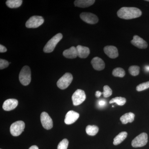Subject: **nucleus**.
<instances>
[{"label":"nucleus","mask_w":149,"mask_h":149,"mask_svg":"<svg viewBox=\"0 0 149 149\" xmlns=\"http://www.w3.org/2000/svg\"><path fill=\"white\" fill-rule=\"evenodd\" d=\"M63 55L68 58L73 59L76 58L78 56L76 47H71L69 49L65 50L63 52Z\"/></svg>","instance_id":"nucleus-17"},{"label":"nucleus","mask_w":149,"mask_h":149,"mask_svg":"<svg viewBox=\"0 0 149 149\" xmlns=\"http://www.w3.org/2000/svg\"><path fill=\"white\" fill-rule=\"evenodd\" d=\"M68 143H69V142L67 139H63L58 144L57 149H67Z\"/></svg>","instance_id":"nucleus-28"},{"label":"nucleus","mask_w":149,"mask_h":149,"mask_svg":"<svg viewBox=\"0 0 149 149\" xmlns=\"http://www.w3.org/2000/svg\"><path fill=\"white\" fill-rule=\"evenodd\" d=\"M102 94V92L99 91H96L95 93V96L97 98H99L100 97Z\"/></svg>","instance_id":"nucleus-32"},{"label":"nucleus","mask_w":149,"mask_h":149,"mask_svg":"<svg viewBox=\"0 0 149 149\" xmlns=\"http://www.w3.org/2000/svg\"><path fill=\"white\" fill-rule=\"evenodd\" d=\"M44 22L42 17L33 16L31 17L26 22V27L28 28H36L40 27Z\"/></svg>","instance_id":"nucleus-7"},{"label":"nucleus","mask_w":149,"mask_h":149,"mask_svg":"<svg viewBox=\"0 0 149 149\" xmlns=\"http://www.w3.org/2000/svg\"></svg>","instance_id":"nucleus-36"},{"label":"nucleus","mask_w":149,"mask_h":149,"mask_svg":"<svg viewBox=\"0 0 149 149\" xmlns=\"http://www.w3.org/2000/svg\"><path fill=\"white\" fill-rule=\"evenodd\" d=\"M91 64L94 69L99 71L103 70L105 67L104 62L98 57L94 58L91 61Z\"/></svg>","instance_id":"nucleus-15"},{"label":"nucleus","mask_w":149,"mask_h":149,"mask_svg":"<svg viewBox=\"0 0 149 149\" xmlns=\"http://www.w3.org/2000/svg\"><path fill=\"white\" fill-rule=\"evenodd\" d=\"M7 49L4 46L2 45H0V52L1 53H4L7 52Z\"/></svg>","instance_id":"nucleus-30"},{"label":"nucleus","mask_w":149,"mask_h":149,"mask_svg":"<svg viewBox=\"0 0 149 149\" xmlns=\"http://www.w3.org/2000/svg\"><path fill=\"white\" fill-rule=\"evenodd\" d=\"M25 128V123L23 121L19 120L13 123L11 125L10 132L14 136H18L21 135Z\"/></svg>","instance_id":"nucleus-5"},{"label":"nucleus","mask_w":149,"mask_h":149,"mask_svg":"<svg viewBox=\"0 0 149 149\" xmlns=\"http://www.w3.org/2000/svg\"><path fill=\"white\" fill-rule=\"evenodd\" d=\"M149 88V81L142 83L140 85H138L136 87V90L138 92H141L146 90Z\"/></svg>","instance_id":"nucleus-27"},{"label":"nucleus","mask_w":149,"mask_h":149,"mask_svg":"<svg viewBox=\"0 0 149 149\" xmlns=\"http://www.w3.org/2000/svg\"><path fill=\"white\" fill-rule=\"evenodd\" d=\"M29 149H39L38 147L36 146H33L29 148Z\"/></svg>","instance_id":"nucleus-33"},{"label":"nucleus","mask_w":149,"mask_h":149,"mask_svg":"<svg viewBox=\"0 0 149 149\" xmlns=\"http://www.w3.org/2000/svg\"><path fill=\"white\" fill-rule=\"evenodd\" d=\"M103 89L104 91L102 94L105 98L108 97L111 95L112 91L109 86L108 85H105Z\"/></svg>","instance_id":"nucleus-26"},{"label":"nucleus","mask_w":149,"mask_h":149,"mask_svg":"<svg viewBox=\"0 0 149 149\" xmlns=\"http://www.w3.org/2000/svg\"><path fill=\"white\" fill-rule=\"evenodd\" d=\"M22 3V0H8L6 2V4L11 8H15L19 7Z\"/></svg>","instance_id":"nucleus-21"},{"label":"nucleus","mask_w":149,"mask_h":149,"mask_svg":"<svg viewBox=\"0 0 149 149\" xmlns=\"http://www.w3.org/2000/svg\"><path fill=\"white\" fill-rule=\"evenodd\" d=\"M148 142V135L146 133H143L133 139L131 145L134 148H139L146 146Z\"/></svg>","instance_id":"nucleus-6"},{"label":"nucleus","mask_w":149,"mask_h":149,"mask_svg":"<svg viewBox=\"0 0 149 149\" xmlns=\"http://www.w3.org/2000/svg\"><path fill=\"white\" fill-rule=\"evenodd\" d=\"M86 99V95L85 92L83 90L78 89L73 93L72 97L73 104L74 106H78L84 102Z\"/></svg>","instance_id":"nucleus-8"},{"label":"nucleus","mask_w":149,"mask_h":149,"mask_svg":"<svg viewBox=\"0 0 149 149\" xmlns=\"http://www.w3.org/2000/svg\"><path fill=\"white\" fill-rule=\"evenodd\" d=\"M112 74L115 77H123L125 75V71L121 68H116L113 70Z\"/></svg>","instance_id":"nucleus-24"},{"label":"nucleus","mask_w":149,"mask_h":149,"mask_svg":"<svg viewBox=\"0 0 149 149\" xmlns=\"http://www.w3.org/2000/svg\"><path fill=\"white\" fill-rule=\"evenodd\" d=\"M99 131V128L96 125H88L86 127V133L89 136H95Z\"/></svg>","instance_id":"nucleus-22"},{"label":"nucleus","mask_w":149,"mask_h":149,"mask_svg":"<svg viewBox=\"0 0 149 149\" xmlns=\"http://www.w3.org/2000/svg\"><path fill=\"white\" fill-rule=\"evenodd\" d=\"M128 133L125 131H123L118 134L117 136L115 137L113 139V145L115 146H117L120 143L125 140L127 137Z\"/></svg>","instance_id":"nucleus-20"},{"label":"nucleus","mask_w":149,"mask_h":149,"mask_svg":"<svg viewBox=\"0 0 149 149\" xmlns=\"http://www.w3.org/2000/svg\"><path fill=\"white\" fill-rule=\"evenodd\" d=\"M142 14L141 10L135 7H123L117 12L118 16L125 19H133L140 17Z\"/></svg>","instance_id":"nucleus-1"},{"label":"nucleus","mask_w":149,"mask_h":149,"mask_svg":"<svg viewBox=\"0 0 149 149\" xmlns=\"http://www.w3.org/2000/svg\"><path fill=\"white\" fill-rule=\"evenodd\" d=\"M131 43L133 45L139 49H146L148 46L147 42L138 35L133 36V40H131Z\"/></svg>","instance_id":"nucleus-12"},{"label":"nucleus","mask_w":149,"mask_h":149,"mask_svg":"<svg viewBox=\"0 0 149 149\" xmlns=\"http://www.w3.org/2000/svg\"><path fill=\"white\" fill-rule=\"evenodd\" d=\"M126 100L125 98L122 97H116L112 99L109 101V104L116 103L118 105L123 106L126 103Z\"/></svg>","instance_id":"nucleus-23"},{"label":"nucleus","mask_w":149,"mask_h":149,"mask_svg":"<svg viewBox=\"0 0 149 149\" xmlns=\"http://www.w3.org/2000/svg\"><path fill=\"white\" fill-rule=\"evenodd\" d=\"M95 2V0H76L74 1V4L75 6L85 8L93 5Z\"/></svg>","instance_id":"nucleus-18"},{"label":"nucleus","mask_w":149,"mask_h":149,"mask_svg":"<svg viewBox=\"0 0 149 149\" xmlns=\"http://www.w3.org/2000/svg\"><path fill=\"white\" fill-rule=\"evenodd\" d=\"M18 101L16 99H8L4 102L3 108L6 111H10L15 109L18 105Z\"/></svg>","instance_id":"nucleus-13"},{"label":"nucleus","mask_w":149,"mask_h":149,"mask_svg":"<svg viewBox=\"0 0 149 149\" xmlns=\"http://www.w3.org/2000/svg\"><path fill=\"white\" fill-rule=\"evenodd\" d=\"M105 53L111 58H116L118 56L117 48L113 46H107L104 48Z\"/></svg>","instance_id":"nucleus-14"},{"label":"nucleus","mask_w":149,"mask_h":149,"mask_svg":"<svg viewBox=\"0 0 149 149\" xmlns=\"http://www.w3.org/2000/svg\"><path fill=\"white\" fill-rule=\"evenodd\" d=\"M62 38L63 35L61 33H58L55 35L48 41L44 47V52L47 53L52 52L58 43L62 40Z\"/></svg>","instance_id":"nucleus-3"},{"label":"nucleus","mask_w":149,"mask_h":149,"mask_svg":"<svg viewBox=\"0 0 149 149\" xmlns=\"http://www.w3.org/2000/svg\"><path fill=\"white\" fill-rule=\"evenodd\" d=\"M140 67L137 65H132L129 67L128 70L129 73L133 76H136L138 75L140 72Z\"/></svg>","instance_id":"nucleus-25"},{"label":"nucleus","mask_w":149,"mask_h":149,"mask_svg":"<svg viewBox=\"0 0 149 149\" xmlns=\"http://www.w3.org/2000/svg\"><path fill=\"white\" fill-rule=\"evenodd\" d=\"M145 69L147 72H149V65H146L145 66Z\"/></svg>","instance_id":"nucleus-34"},{"label":"nucleus","mask_w":149,"mask_h":149,"mask_svg":"<svg viewBox=\"0 0 149 149\" xmlns=\"http://www.w3.org/2000/svg\"><path fill=\"white\" fill-rule=\"evenodd\" d=\"M135 116V114L133 113H128L123 114L120 118V120L123 124H126L128 123L133 122L134 121Z\"/></svg>","instance_id":"nucleus-19"},{"label":"nucleus","mask_w":149,"mask_h":149,"mask_svg":"<svg viewBox=\"0 0 149 149\" xmlns=\"http://www.w3.org/2000/svg\"><path fill=\"white\" fill-rule=\"evenodd\" d=\"M19 80L20 83L24 86L29 85L31 80V72L30 68L26 65L22 68L19 73Z\"/></svg>","instance_id":"nucleus-2"},{"label":"nucleus","mask_w":149,"mask_h":149,"mask_svg":"<svg viewBox=\"0 0 149 149\" xmlns=\"http://www.w3.org/2000/svg\"><path fill=\"white\" fill-rule=\"evenodd\" d=\"M80 115L78 113L73 111H70L68 112L65 115V123L67 125H70L74 123L79 118Z\"/></svg>","instance_id":"nucleus-11"},{"label":"nucleus","mask_w":149,"mask_h":149,"mask_svg":"<svg viewBox=\"0 0 149 149\" xmlns=\"http://www.w3.org/2000/svg\"><path fill=\"white\" fill-rule=\"evenodd\" d=\"M80 17L83 21L88 24H96L99 21V19L97 15L91 13H82L80 14Z\"/></svg>","instance_id":"nucleus-10"},{"label":"nucleus","mask_w":149,"mask_h":149,"mask_svg":"<svg viewBox=\"0 0 149 149\" xmlns=\"http://www.w3.org/2000/svg\"><path fill=\"white\" fill-rule=\"evenodd\" d=\"M72 74L69 72H67L59 79L57 83V85L61 90H65L68 88L72 83Z\"/></svg>","instance_id":"nucleus-4"},{"label":"nucleus","mask_w":149,"mask_h":149,"mask_svg":"<svg viewBox=\"0 0 149 149\" xmlns=\"http://www.w3.org/2000/svg\"><path fill=\"white\" fill-rule=\"evenodd\" d=\"M9 63L6 60L1 59H0V69L2 70L6 68L9 66Z\"/></svg>","instance_id":"nucleus-29"},{"label":"nucleus","mask_w":149,"mask_h":149,"mask_svg":"<svg viewBox=\"0 0 149 149\" xmlns=\"http://www.w3.org/2000/svg\"><path fill=\"white\" fill-rule=\"evenodd\" d=\"M146 1L149 2V0H146Z\"/></svg>","instance_id":"nucleus-35"},{"label":"nucleus","mask_w":149,"mask_h":149,"mask_svg":"<svg viewBox=\"0 0 149 149\" xmlns=\"http://www.w3.org/2000/svg\"><path fill=\"white\" fill-rule=\"evenodd\" d=\"M40 119L41 123L44 128L47 130H50L53 128V120L47 113L46 112L42 113L40 116Z\"/></svg>","instance_id":"nucleus-9"},{"label":"nucleus","mask_w":149,"mask_h":149,"mask_svg":"<svg viewBox=\"0 0 149 149\" xmlns=\"http://www.w3.org/2000/svg\"><path fill=\"white\" fill-rule=\"evenodd\" d=\"M76 49H77V55L80 58H86L90 54V49L87 47L78 45L76 47Z\"/></svg>","instance_id":"nucleus-16"},{"label":"nucleus","mask_w":149,"mask_h":149,"mask_svg":"<svg viewBox=\"0 0 149 149\" xmlns=\"http://www.w3.org/2000/svg\"><path fill=\"white\" fill-rule=\"evenodd\" d=\"M99 105L100 107L104 106L106 104V102L105 101L101 100L99 102Z\"/></svg>","instance_id":"nucleus-31"}]
</instances>
